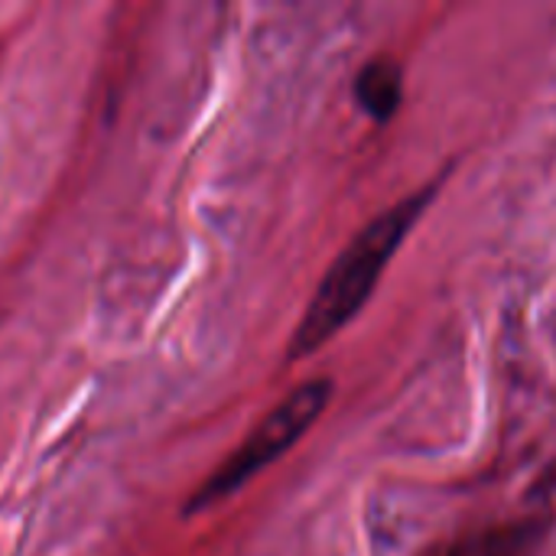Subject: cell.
<instances>
[{
	"label": "cell",
	"mask_w": 556,
	"mask_h": 556,
	"mask_svg": "<svg viewBox=\"0 0 556 556\" xmlns=\"http://www.w3.org/2000/svg\"><path fill=\"white\" fill-rule=\"evenodd\" d=\"M433 195H437V182L410 192L407 199L394 202L378 218H371L345 244V251L332 261V267L319 280L300 326L293 329V339H290L293 362L329 345L332 336L339 329H345L362 313V306L375 293L378 280L384 277L391 257L397 254V248L404 244L410 228L420 222V215L427 212Z\"/></svg>",
	"instance_id": "obj_1"
},
{
	"label": "cell",
	"mask_w": 556,
	"mask_h": 556,
	"mask_svg": "<svg viewBox=\"0 0 556 556\" xmlns=\"http://www.w3.org/2000/svg\"><path fill=\"white\" fill-rule=\"evenodd\" d=\"M329 394H332V384L326 378H313V381L293 388L241 440V446L195 489V495L189 498L186 515L205 511V508L231 498L241 485H248L254 476H261L267 466H274L283 453H290L309 433V427L323 417V410L329 404Z\"/></svg>",
	"instance_id": "obj_2"
},
{
	"label": "cell",
	"mask_w": 556,
	"mask_h": 556,
	"mask_svg": "<svg viewBox=\"0 0 556 556\" xmlns=\"http://www.w3.org/2000/svg\"><path fill=\"white\" fill-rule=\"evenodd\" d=\"M401 91H404V81H401V68L388 59H375L368 62L362 72H358V81H355V98L362 101V108L375 117V121H384L397 111L401 104Z\"/></svg>",
	"instance_id": "obj_3"
}]
</instances>
